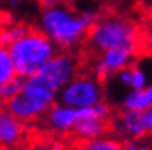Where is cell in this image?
<instances>
[{"label": "cell", "mask_w": 152, "mask_h": 150, "mask_svg": "<svg viewBox=\"0 0 152 150\" xmlns=\"http://www.w3.org/2000/svg\"><path fill=\"white\" fill-rule=\"evenodd\" d=\"M28 139L26 122L20 121L6 107L0 109V150L23 149Z\"/></svg>", "instance_id": "cell-8"}, {"label": "cell", "mask_w": 152, "mask_h": 150, "mask_svg": "<svg viewBox=\"0 0 152 150\" xmlns=\"http://www.w3.org/2000/svg\"><path fill=\"white\" fill-rule=\"evenodd\" d=\"M5 107L10 110L14 117H17L23 122H34L40 118L45 117L49 109L45 107L43 104L37 103L35 100H32L31 96H28L26 93H19L15 98L10 100L5 103Z\"/></svg>", "instance_id": "cell-10"}, {"label": "cell", "mask_w": 152, "mask_h": 150, "mask_svg": "<svg viewBox=\"0 0 152 150\" xmlns=\"http://www.w3.org/2000/svg\"><path fill=\"white\" fill-rule=\"evenodd\" d=\"M39 5L43 8V9H46V8H52V6H58V5H63L65 0H37Z\"/></svg>", "instance_id": "cell-20"}, {"label": "cell", "mask_w": 152, "mask_h": 150, "mask_svg": "<svg viewBox=\"0 0 152 150\" xmlns=\"http://www.w3.org/2000/svg\"><path fill=\"white\" fill-rule=\"evenodd\" d=\"M141 120H143V124H145L146 133L152 135V104L145 112H141Z\"/></svg>", "instance_id": "cell-19"}, {"label": "cell", "mask_w": 152, "mask_h": 150, "mask_svg": "<svg viewBox=\"0 0 152 150\" xmlns=\"http://www.w3.org/2000/svg\"><path fill=\"white\" fill-rule=\"evenodd\" d=\"M145 28L131 17L120 14L100 15L86 37V46L94 54L111 49H135L141 54V40Z\"/></svg>", "instance_id": "cell-2"}, {"label": "cell", "mask_w": 152, "mask_h": 150, "mask_svg": "<svg viewBox=\"0 0 152 150\" xmlns=\"http://www.w3.org/2000/svg\"><path fill=\"white\" fill-rule=\"evenodd\" d=\"M138 55H141L138 51L128 48L104 51L102 54H97L92 63V72L100 81L109 80L112 77H117L121 70L131 67Z\"/></svg>", "instance_id": "cell-7"}, {"label": "cell", "mask_w": 152, "mask_h": 150, "mask_svg": "<svg viewBox=\"0 0 152 150\" xmlns=\"http://www.w3.org/2000/svg\"><path fill=\"white\" fill-rule=\"evenodd\" d=\"M123 150H138V144L135 141H128L123 144Z\"/></svg>", "instance_id": "cell-22"}, {"label": "cell", "mask_w": 152, "mask_h": 150, "mask_svg": "<svg viewBox=\"0 0 152 150\" xmlns=\"http://www.w3.org/2000/svg\"><path fill=\"white\" fill-rule=\"evenodd\" d=\"M152 104L151 98L146 91H131L123 96L121 100V109L128 112H145Z\"/></svg>", "instance_id": "cell-13"}, {"label": "cell", "mask_w": 152, "mask_h": 150, "mask_svg": "<svg viewBox=\"0 0 152 150\" xmlns=\"http://www.w3.org/2000/svg\"><path fill=\"white\" fill-rule=\"evenodd\" d=\"M3 104H5V100H3V96H2V93H0V109L3 107Z\"/></svg>", "instance_id": "cell-25"}, {"label": "cell", "mask_w": 152, "mask_h": 150, "mask_svg": "<svg viewBox=\"0 0 152 150\" xmlns=\"http://www.w3.org/2000/svg\"><path fill=\"white\" fill-rule=\"evenodd\" d=\"M143 28L145 29H152V11L145 12V19H143Z\"/></svg>", "instance_id": "cell-21"}, {"label": "cell", "mask_w": 152, "mask_h": 150, "mask_svg": "<svg viewBox=\"0 0 152 150\" xmlns=\"http://www.w3.org/2000/svg\"><path fill=\"white\" fill-rule=\"evenodd\" d=\"M141 55L152 58V29H145L141 40Z\"/></svg>", "instance_id": "cell-18"}, {"label": "cell", "mask_w": 152, "mask_h": 150, "mask_svg": "<svg viewBox=\"0 0 152 150\" xmlns=\"http://www.w3.org/2000/svg\"><path fill=\"white\" fill-rule=\"evenodd\" d=\"M43 120H45V127L51 133L58 136L72 135V130L77 121L80 120V109H74L66 104L56 103L45 113Z\"/></svg>", "instance_id": "cell-9"}, {"label": "cell", "mask_w": 152, "mask_h": 150, "mask_svg": "<svg viewBox=\"0 0 152 150\" xmlns=\"http://www.w3.org/2000/svg\"><path fill=\"white\" fill-rule=\"evenodd\" d=\"M117 80L120 84L129 87L131 91H146L149 81V72L140 64L134 63L131 67L121 70L117 75Z\"/></svg>", "instance_id": "cell-12"}, {"label": "cell", "mask_w": 152, "mask_h": 150, "mask_svg": "<svg viewBox=\"0 0 152 150\" xmlns=\"http://www.w3.org/2000/svg\"><path fill=\"white\" fill-rule=\"evenodd\" d=\"M75 150H123V143L115 136L104 135L100 138L82 141L77 144Z\"/></svg>", "instance_id": "cell-14"}, {"label": "cell", "mask_w": 152, "mask_h": 150, "mask_svg": "<svg viewBox=\"0 0 152 150\" xmlns=\"http://www.w3.org/2000/svg\"><path fill=\"white\" fill-rule=\"evenodd\" d=\"M109 118H111V107L104 101L92 106V107L80 109V120L77 121L72 130L74 139L82 143V141L108 135L111 129Z\"/></svg>", "instance_id": "cell-6"}, {"label": "cell", "mask_w": 152, "mask_h": 150, "mask_svg": "<svg viewBox=\"0 0 152 150\" xmlns=\"http://www.w3.org/2000/svg\"><path fill=\"white\" fill-rule=\"evenodd\" d=\"M112 127L118 133V136L129 141H137L148 135L145 124H143V120H141V113L138 112L123 110L121 113H118L115 117Z\"/></svg>", "instance_id": "cell-11"}, {"label": "cell", "mask_w": 152, "mask_h": 150, "mask_svg": "<svg viewBox=\"0 0 152 150\" xmlns=\"http://www.w3.org/2000/svg\"><path fill=\"white\" fill-rule=\"evenodd\" d=\"M8 49L12 55L17 75L20 78L35 75L58 54V48L49 40L48 35L42 29L35 28H31Z\"/></svg>", "instance_id": "cell-3"}, {"label": "cell", "mask_w": 152, "mask_h": 150, "mask_svg": "<svg viewBox=\"0 0 152 150\" xmlns=\"http://www.w3.org/2000/svg\"><path fill=\"white\" fill-rule=\"evenodd\" d=\"M146 92H148V95H149V98H151V101H152V81H151V84L148 86V89H146Z\"/></svg>", "instance_id": "cell-24"}, {"label": "cell", "mask_w": 152, "mask_h": 150, "mask_svg": "<svg viewBox=\"0 0 152 150\" xmlns=\"http://www.w3.org/2000/svg\"><path fill=\"white\" fill-rule=\"evenodd\" d=\"M78 74H80V60L72 52L65 51V52H58L35 75L48 87H51L52 91L60 92Z\"/></svg>", "instance_id": "cell-5"}, {"label": "cell", "mask_w": 152, "mask_h": 150, "mask_svg": "<svg viewBox=\"0 0 152 150\" xmlns=\"http://www.w3.org/2000/svg\"><path fill=\"white\" fill-rule=\"evenodd\" d=\"M141 6L145 8V12L146 11H152V0H140Z\"/></svg>", "instance_id": "cell-23"}, {"label": "cell", "mask_w": 152, "mask_h": 150, "mask_svg": "<svg viewBox=\"0 0 152 150\" xmlns=\"http://www.w3.org/2000/svg\"><path fill=\"white\" fill-rule=\"evenodd\" d=\"M15 77L19 75H17V69L10 49L5 46H0V87L5 86L8 81H11Z\"/></svg>", "instance_id": "cell-15"}, {"label": "cell", "mask_w": 152, "mask_h": 150, "mask_svg": "<svg viewBox=\"0 0 152 150\" xmlns=\"http://www.w3.org/2000/svg\"><path fill=\"white\" fill-rule=\"evenodd\" d=\"M23 84H25V78L15 77V78H12L11 81H8L5 86L0 87V93H2L5 103L10 101V100H12V98H15L19 93H22Z\"/></svg>", "instance_id": "cell-17"}, {"label": "cell", "mask_w": 152, "mask_h": 150, "mask_svg": "<svg viewBox=\"0 0 152 150\" xmlns=\"http://www.w3.org/2000/svg\"><path fill=\"white\" fill-rule=\"evenodd\" d=\"M151 149H152V146H151Z\"/></svg>", "instance_id": "cell-26"}, {"label": "cell", "mask_w": 152, "mask_h": 150, "mask_svg": "<svg viewBox=\"0 0 152 150\" xmlns=\"http://www.w3.org/2000/svg\"><path fill=\"white\" fill-rule=\"evenodd\" d=\"M102 101L103 86L94 74H78L58 92V103L74 109L92 107Z\"/></svg>", "instance_id": "cell-4"}, {"label": "cell", "mask_w": 152, "mask_h": 150, "mask_svg": "<svg viewBox=\"0 0 152 150\" xmlns=\"http://www.w3.org/2000/svg\"><path fill=\"white\" fill-rule=\"evenodd\" d=\"M98 17L94 12H77L66 5L43 9L40 29L58 49L71 51L86 40Z\"/></svg>", "instance_id": "cell-1"}, {"label": "cell", "mask_w": 152, "mask_h": 150, "mask_svg": "<svg viewBox=\"0 0 152 150\" xmlns=\"http://www.w3.org/2000/svg\"><path fill=\"white\" fill-rule=\"evenodd\" d=\"M22 150H69L65 144L48 138H37L26 143Z\"/></svg>", "instance_id": "cell-16"}]
</instances>
